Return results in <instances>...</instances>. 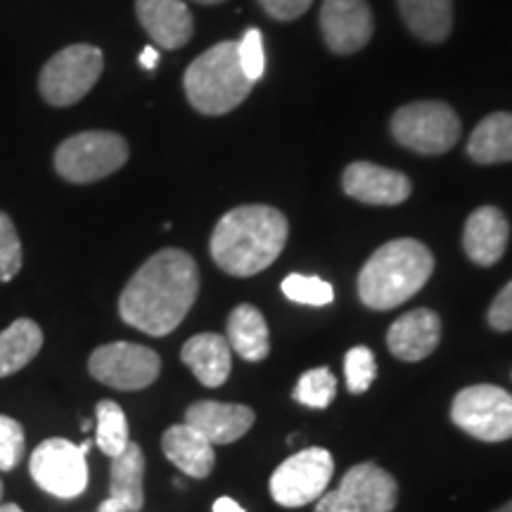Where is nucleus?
<instances>
[{
    "label": "nucleus",
    "instance_id": "obj_1",
    "mask_svg": "<svg viewBox=\"0 0 512 512\" xmlns=\"http://www.w3.org/2000/svg\"><path fill=\"white\" fill-rule=\"evenodd\" d=\"M200 292V268L183 249H162L138 268L119 297V316L150 337L174 332Z\"/></svg>",
    "mask_w": 512,
    "mask_h": 512
},
{
    "label": "nucleus",
    "instance_id": "obj_2",
    "mask_svg": "<svg viewBox=\"0 0 512 512\" xmlns=\"http://www.w3.org/2000/svg\"><path fill=\"white\" fill-rule=\"evenodd\" d=\"M290 226L283 211L266 204L230 209L211 233L209 252L223 273L249 278L283 254Z\"/></svg>",
    "mask_w": 512,
    "mask_h": 512
},
{
    "label": "nucleus",
    "instance_id": "obj_3",
    "mask_svg": "<svg viewBox=\"0 0 512 512\" xmlns=\"http://www.w3.org/2000/svg\"><path fill=\"white\" fill-rule=\"evenodd\" d=\"M434 273V254L413 238L382 245L358 273V297L368 309L389 311L418 294Z\"/></svg>",
    "mask_w": 512,
    "mask_h": 512
},
{
    "label": "nucleus",
    "instance_id": "obj_4",
    "mask_svg": "<svg viewBox=\"0 0 512 512\" xmlns=\"http://www.w3.org/2000/svg\"><path fill=\"white\" fill-rule=\"evenodd\" d=\"M183 86L197 112L221 117L247 100L254 83L242 72L238 41H221L185 69Z\"/></svg>",
    "mask_w": 512,
    "mask_h": 512
},
{
    "label": "nucleus",
    "instance_id": "obj_5",
    "mask_svg": "<svg viewBox=\"0 0 512 512\" xmlns=\"http://www.w3.org/2000/svg\"><path fill=\"white\" fill-rule=\"evenodd\" d=\"M128 159V143L112 131H86L55 150V171L69 183H95L117 174Z\"/></svg>",
    "mask_w": 512,
    "mask_h": 512
},
{
    "label": "nucleus",
    "instance_id": "obj_6",
    "mask_svg": "<svg viewBox=\"0 0 512 512\" xmlns=\"http://www.w3.org/2000/svg\"><path fill=\"white\" fill-rule=\"evenodd\" d=\"M396 143L420 155H446L460 140V119L451 105L439 100H422L403 105L392 117Z\"/></svg>",
    "mask_w": 512,
    "mask_h": 512
},
{
    "label": "nucleus",
    "instance_id": "obj_7",
    "mask_svg": "<svg viewBox=\"0 0 512 512\" xmlns=\"http://www.w3.org/2000/svg\"><path fill=\"white\" fill-rule=\"evenodd\" d=\"M105 57L88 43H76L55 53L38 74V93L53 107H69L86 98L98 83Z\"/></svg>",
    "mask_w": 512,
    "mask_h": 512
},
{
    "label": "nucleus",
    "instance_id": "obj_8",
    "mask_svg": "<svg viewBox=\"0 0 512 512\" xmlns=\"http://www.w3.org/2000/svg\"><path fill=\"white\" fill-rule=\"evenodd\" d=\"M453 425L479 441L512 439V394L494 384H475L456 394Z\"/></svg>",
    "mask_w": 512,
    "mask_h": 512
},
{
    "label": "nucleus",
    "instance_id": "obj_9",
    "mask_svg": "<svg viewBox=\"0 0 512 512\" xmlns=\"http://www.w3.org/2000/svg\"><path fill=\"white\" fill-rule=\"evenodd\" d=\"M399 484L375 463L351 467L335 491L318 498L316 512H394Z\"/></svg>",
    "mask_w": 512,
    "mask_h": 512
},
{
    "label": "nucleus",
    "instance_id": "obj_10",
    "mask_svg": "<svg viewBox=\"0 0 512 512\" xmlns=\"http://www.w3.org/2000/svg\"><path fill=\"white\" fill-rule=\"evenodd\" d=\"M335 472V460L325 448H304L285 460L271 475L268 489L273 501L283 508H302L316 503L328 491V484Z\"/></svg>",
    "mask_w": 512,
    "mask_h": 512
},
{
    "label": "nucleus",
    "instance_id": "obj_11",
    "mask_svg": "<svg viewBox=\"0 0 512 512\" xmlns=\"http://www.w3.org/2000/svg\"><path fill=\"white\" fill-rule=\"evenodd\" d=\"M162 370L157 351L133 342H112L98 347L88 358V373L119 392H138L150 387Z\"/></svg>",
    "mask_w": 512,
    "mask_h": 512
},
{
    "label": "nucleus",
    "instance_id": "obj_12",
    "mask_svg": "<svg viewBox=\"0 0 512 512\" xmlns=\"http://www.w3.org/2000/svg\"><path fill=\"white\" fill-rule=\"evenodd\" d=\"M31 477L50 496L69 498L81 496L88 486L86 453L67 439H46L36 446L29 463Z\"/></svg>",
    "mask_w": 512,
    "mask_h": 512
},
{
    "label": "nucleus",
    "instance_id": "obj_13",
    "mask_svg": "<svg viewBox=\"0 0 512 512\" xmlns=\"http://www.w3.org/2000/svg\"><path fill=\"white\" fill-rule=\"evenodd\" d=\"M320 31L325 46L337 55H354L370 43L375 19L366 0H323Z\"/></svg>",
    "mask_w": 512,
    "mask_h": 512
},
{
    "label": "nucleus",
    "instance_id": "obj_14",
    "mask_svg": "<svg viewBox=\"0 0 512 512\" xmlns=\"http://www.w3.org/2000/svg\"><path fill=\"white\" fill-rule=\"evenodd\" d=\"M342 188L349 197L373 204V207H396L411 197L413 185L401 171L384 169L370 162H354L344 169Z\"/></svg>",
    "mask_w": 512,
    "mask_h": 512
},
{
    "label": "nucleus",
    "instance_id": "obj_15",
    "mask_svg": "<svg viewBox=\"0 0 512 512\" xmlns=\"http://www.w3.org/2000/svg\"><path fill=\"white\" fill-rule=\"evenodd\" d=\"M256 415L242 403L197 401L185 411V422L211 444H233L252 430Z\"/></svg>",
    "mask_w": 512,
    "mask_h": 512
},
{
    "label": "nucleus",
    "instance_id": "obj_16",
    "mask_svg": "<svg viewBox=\"0 0 512 512\" xmlns=\"http://www.w3.org/2000/svg\"><path fill=\"white\" fill-rule=\"evenodd\" d=\"M140 27L164 50H178L195 34V19L183 0H136Z\"/></svg>",
    "mask_w": 512,
    "mask_h": 512
},
{
    "label": "nucleus",
    "instance_id": "obj_17",
    "mask_svg": "<svg viewBox=\"0 0 512 512\" xmlns=\"http://www.w3.org/2000/svg\"><path fill=\"white\" fill-rule=\"evenodd\" d=\"M441 318L432 309H413L403 313L387 332V347L399 361H422L439 347Z\"/></svg>",
    "mask_w": 512,
    "mask_h": 512
},
{
    "label": "nucleus",
    "instance_id": "obj_18",
    "mask_svg": "<svg viewBox=\"0 0 512 512\" xmlns=\"http://www.w3.org/2000/svg\"><path fill=\"white\" fill-rule=\"evenodd\" d=\"M510 240V223L496 207H479L465 223L463 247L467 259L477 266H494L503 259Z\"/></svg>",
    "mask_w": 512,
    "mask_h": 512
},
{
    "label": "nucleus",
    "instance_id": "obj_19",
    "mask_svg": "<svg viewBox=\"0 0 512 512\" xmlns=\"http://www.w3.org/2000/svg\"><path fill=\"white\" fill-rule=\"evenodd\" d=\"M162 451L183 475L195 479L209 477L216 465L214 444L204 439L195 427L188 425V422L169 427V430L164 432Z\"/></svg>",
    "mask_w": 512,
    "mask_h": 512
},
{
    "label": "nucleus",
    "instance_id": "obj_20",
    "mask_svg": "<svg viewBox=\"0 0 512 512\" xmlns=\"http://www.w3.org/2000/svg\"><path fill=\"white\" fill-rule=\"evenodd\" d=\"M181 361L204 387H221L230 375V344L216 332H202L190 337L181 349Z\"/></svg>",
    "mask_w": 512,
    "mask_h": 512
},
{
    "label": "nucleus",
    "instance_id": "obj_21",
    "mask_svg": "<svg viewBox=\"0 0 512 512\" xmlns=\"http://www.w3.org/2000/svg\"><path fill=\"white\" fill-rule=\"evenodd\" d=\"M228 344L245 361L259 363L271 354V337L264 313L252 304L235 306L228 316Z\"/></svg>",
    "mask_w": 512,
    "mask_h": 512
},
{
    "label": "nucleus",
    "instance_id": "obj_22",
    "mask_svg": "<svg viewBox=\"0 0 512 512\" xmlns=\"http://www.w3.org/2000/svg\"><path fill=\"white\" fill-rule=\"evenodd\" d=\"M145 456L138 444H128L117 458H112L110 498L124 505L126 512H140L145 505Z\"/></svg>",
    "mask_w": 512,
    "mask_h": 512
},
{
    "label": "nucleus",
    "instance_id": "obj_23",
    "mask_svg": "<svg viewBox=\"0 0 512 512\" xmlns=\"http://www.w3.org/2000/svg\"><path fill=\"white\" fill-rule=\"evenodd\" d=\"M467 155L477 164L512 162V114L494 112L479 121L467 140Z\"/></svg>",
    "mask_w": 512,
    "mask_h": 512
},
{
    "label": "nucleus",
    "instance_id": "obj_24",
    "mask_svg": "<svg viewBox=\"0 0 512 512\" xmlns=\"http://www.w3.org/2000/svg\"><path fill=\"white\" fill-rule=\"evenodd\" d=\"M406 27L420 41L441 43L453 29V0H399Z\"/></svg>",
    "mask_w": 512,
    "mask_h": 512
},
{
    "label": "nucleus",
    "instance_id": "obj_25",
    "mask_svg": "<svg viewBox=\"0 0 512 512\" xmlns=\"http://www.w3.org/2000/svg\"><path fill=\"white\" fill-rule=\"evenodd\" d=\"M43 347V330L31 318H17L8 330L0 332V377L27 368Z\"/></svg>",
    "mask_w": 512,
    "mask_h": 512
},
{
    "label": "nucleus",
    "instance_id": "obj_26",
    "mask_svg": "<svg viewBox=\"0 0 512 512\" xmlns=\"http://www.w3.org/2000/svg\"><path fill=\"white\" fill-rule=\"evenodd\" d=\"M95 422H98V427H95V444H98L105 456L117 458L131 444L126 415L121 411L119 403L110 399L100 401L98 408H95Z\"/></svg>",
    "mask_w": 512,
    "mask_h": 512
},
{
    "label": "nucleus",
    "instance_id": "obj_27",
    "mask_svg": "<svg viewBox=\"0 0 512 512\" xmlns=\"http://www.w3.org/2000/svg\"><path fill=\"white\" fill-rule=\"evenodd\" d=\"M337 396V380L330 368H313L299 377L292 399L309 408H328Z\"/></svg>",
    "mask_w": 512,
    "mask_h": 512
},
{
    "label": "nucleus",
    "instance_id": "obj_28",
    "mask_svg": "<svg viewBox=\"0 0 512 512\" xmlns=\"http://www.w3.org/2000/svg\"><path fill=\"white\" fill-rule=\"evenodd\" d=\"M283 294L290 302L309 304V306H328L335 299L332 285L316 275H299L292 273L283 280Z\"/></svg>",
    "mask_w": 512,
    "mask_h": 512
},
{
    "label": "nucleus",
    "instance_id": "obj_29",
    "mask_svg": "<svg viewBox=\"0 0 512 512\" xmlns=\"http://www.w3.org/2000/svg\"><path fill=\"white\" fill-rule=\"evenodd\" d=\"M344 377L351 394H366L377 377L375 354L368 347H354L344 356Z\"/></svg>",
    "mask_w": 512,
    "mask_h": 512
},
{
    "label": "nucleus",
    "instance_id": "obj_30",
    "mask_svg": "<svg viewBox=\"0 0 512 512\" xmlns=\"http://www.w3.org/2000/svg\"><path fill=\"white\" fill-rule=\"evenodd\" d=\"M22 271V242L15 223L0 211V283H10Z\"/></svg>",
    "mask_w": 512,
    "mask_h": 512
},
{
    "label": "nucleus",
    "instance_id": "obj_31",
    "mask_svg": "<svg viewBox=\"0 0 512 512\" xmlns=\"http://www.w3.org/2000/svg\"><path fill=\"white\" fill-rule=\"evenodd\" d=\"M24 458V427L10 415H0V472H10Z\"/></svg>",
    "mask_w": 512,
    "mask_h": 512
},
{
    "label": "nucleus",
    "instance_id": "obj_32",
    "mask_svg": "<svg viewBox=\"0 0 512 512\" xmlns=\"http://www.w3.org/2000/svg\"><path fill=\"white\" fill-rule=\"evenodd\" d=\"M238 55L242 72L247 74V79L256 83L264 76L266 69V55H264V41H261L259 29H247L242 41H238Z\"/></svg>",
    "mask_w": 512,
    "mask_h": 512
},
{
    "label": "nucleus",
    "instance_id": "obj_33",
    "mask_svg": "<svg viewBox=\"0 0 512 512\" xmlns=\"http://www.w3.org/2000/svg\"><path fill=\"white\" fill-rule=\"evenodd\" d=\"M486 320L498 332L512 330V280L496 294V299L489 306V313H486Z\"/></svg>",
    "mask_w": 512,
    "mask_h": 512
},
{
    "label": "nucleus",
    "instance_id": "obj_34",
    "mask_svg": "<svg viewBox=\"0 0 512 512\" xmlns=\"http://www.w3.org/2000/svg\"><path fill=\"white\" fill-rule=\"evenodd\" d=\"M259 3L268 17L278 19V22H292L311 8L313 0H259Z\"/></svg>",
    "mask_w": 512,
    "mask_h": 512
},
{
    "label": "nucleus",
    "instance_id": "obj_35",
    "mask_svg": "<svg viewBox=\"0 0 512 512\" xmlns=\"http://www.w3.org/2000/svg\"><path fill=\"white\" fill-rule=\"evenodd\" d=\"M138 62H140V67L147 69V72H155L157 64H159V53H157V48H152V46L143 48V53H140Z\"/></svg>",
    "mask_w": 512,
    "mask_h": 512
},
{
    "label": "nucleus",
    "instance_id": "obj_36",
    "mask_svg": "<svg viewBox=\"0 0 512 512\" xmlns=\"http://www.w3.org/2000/svg\"><path fill=\"white\" fill-rule=\"evenodd\" d=\"M214 512H245V508L238 501H233V498L223 496L214 503Z\"/></svg>",
    "mask_w": 512,
    "mask_h": 512
},
{
    "label": "nucleus",
    "instance_id": "obj_37",
    "mask_svg": "<svg viewBox=\"0 0 512 512\" xmlns=\"http://www.w3.org/2000/svg\"><path fill=\"white\" fill-rule=\"evenodd\" d=\"M98 512H126L124 505L114 501V498H107L105 503H100V510Z\"/></svg>",
    "mask_w": 512,
    "mask_h": 512
},
{
    "label": "nucleus",
    "instance_id": "obj_38",
    "mask_svg": "<svg viewBox=\"0 0 512 512\" xmlns=\"http://www.w3.org/2000/svg\"><path fill=\"white\" fill-rule=\"evenodd\" d=\"M0 512H24V510L15 503H5V505H0Z\"/></svg>",
    "mask_w": 512,
    "mask_h": 512
},
{
    "label": "nucleus",
    "instance_id": "obj_39",
    "mask_svg": "<svg viewBox=\"0 0 512 512\" xmlns=\"http://www.w3.org/2000/svg\"><path fill=\"white\" fill-rule=\"evenodd\" d=\"M195 3H202V5H221V3H226V0H195Z\"/></svg>",
    "mask_w": 512,
    "mask_h": 512
},
{
    "label": "nucleus",
    "instance_id": "obj_40",
    "mask_svg": "<svg viewBox=\"0 0 512 512\" xmlns=\"http://www.w3.org/2000/svg\"><path fill=\"white\" fill-rule=\"evenodd\" d=\"M496 512H512V501H510V503H505L503 508H498Z\"/></svg>",
    "mask_w": 512,
    "mask_h": 512
},
{
    "label": "nucleus",
    "instance_id": "obj_41",
    "mask_svg": "<svg viewBox=\"0 0 512 512\" xmlns=\"http://www.w3.org/2000/svg\"><path fill=\"white\" fill-rule=\"evenodd\" d=\"M83 432H88V430H91V427H93V422L91 420H83Z\"/></svg>",
    "mask_w": 512,
    "mask_h": 512
},
{
    "label": "nucleus",
    "instance_id": "obj_42",
    "mask_svg": "<svg viewBox=\"0 0 512 512\" xmlns=\"http://www.w3.org/2000/svg\"><path fill=\"white\" fill-rule=\"evenodd\" d=\"M0 498H3V482H0Z\"/></svg>",
    "mask_w": 512,
    "mask_h": 512
}]
</instances>
